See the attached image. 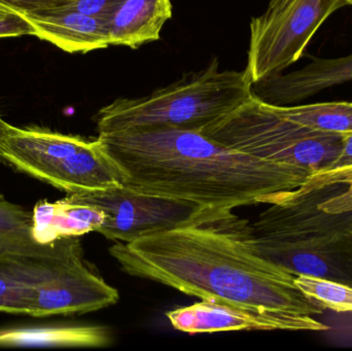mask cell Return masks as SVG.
Instances as JSON below:
<instances>
[{
    "label": "cell",
    "mask_w": 352,
    "mask_h": 351,
    "mask_svg": "<svg viewBox=\"0 0 352 351\" xmlns=\"http://www.w3.org/2000/svg\"><path fill=\"white\" fill-rule=\"evenodd\" d=\"M32 214L33 238L41 245L97 231L105 218L104 212L96 206L68 197L56 202L39 201Z\"/></svg>",
    "instance_id": "4fadbf2b"
},
{
    "label": "cell",
    "mask_w": 352,
    "mask_h": 351,
    "mask_svg": "<svg viewBox=\"0 0 352 351\" xmlns=\"http://www.w3.org/2000/svg\"><path fill=\"white\" fill-rule=\"evenodd\" d=\"M352 80V54L336 59L314 58L289 73L274 74L252 84L254 96L269 104L296 105L324 89Z\"/></svg>",
    "instance_id": "30bf717a"
},
{
    "label": "cell",
    "mask_w": 352,
    "mask_h": 351,
    "mask_svg": "<svg viewBox=\"0 0 352 351\" xmlns=\"http://www.w3.org/2000/svg\"><path fill=\"white\" fill-rule=\"evenodd\" d=\"M296 284L312 302L335 313H352V286L326 278L298 275Z\"/></svg>",
    "instance_id": "ac0fdd59"
},
{
    "label": "cell",
    "mask_w": 352,
    "mask_h": 351,
    "mask_svg": "<svg viewBox=\"0 0 352 351\" xmlns=\"http://www.w3.org/2000/svg\"><path fill=\"white\" fill-rule=\"evenodd\" d=\"M69 1H72V0H69Z\"/></svg>",
    "instance_id": "d4e9b609"
},
{
    "label": "cell",
    "mask_w": 352,
    "mask_h": 351,
    "mask_svg": "<svg viewBox=\"0 0 352 351\" xmlns=\"http://www.w3.org/2000/svg\"><path fill=\"white\" fill-rule=\"evenodd\" d=\"M32 220V210L8 201L0 194V257L14 251L50 253L59 247L62 239L49 245L34 240Z\"/></svg>",
    "instance_id": "2e32d148"
},
{
    "label": "cell",
    "mask_w": 352,
    "mask_h": 351,
    "mask_svg": "<svg viewBox=\"0 0 352 351\" xmlns=\"http://www.w3.org/2000/svg\"><path fill=\"white\" fill-rule=\"evenodd\" d=\"M177 331L186 334L229 331H267L266 326L245 311L223 303L202 301L167 313Z\"/></svg>",
    "instance_id": "9a60e30c"
},
{
    "label": "cell",
    "mask_w": 352,
    "mask_h": 351,
    "mask_svg": "<svg viewBox=\"0 0 352 351\" xmlns=\"http://www.w3.org/2000/svg\"><path fill=\"white\" fill-rule=\"evenodd\" d=\"M22 35H35L34 27L23 14L18 12L0 14V38Z\"/></svg>",
    "instance_id": "44dd1931"
},
{
    "label": "cell",
    "mask_w": 352,
    "mask_h": 351,
    "mask_svg": "<svg viewBox=\"0 0 352 351\" xmlns=\"http://www.w3.org/2000/svg\"><path fill=\"white\" fill-rule=\"evenodd\" d=\"M248 226L231 210L209 222L116 243L109 253L129 275L245 311L267 331H327L314 317L324 309L300 291L296 275L252 249Z\"/></svg>",
    "instance_id": "6da1fadb"
},
{
    "label": "cell",
    "mask_w": 352,
    "mask_h": 351,
    "mask_svg": "<svg viewBox=\"0 0 352 351\" xmlns=\"http://www.w3.org/2000/svg\"><path fill=\"white\" fill-rule=\"evenodd\" d=\"M171 16V0H123L107 20L109 45L138 49L158 41Z\"/></svg>",
    "instance_id": "7c38bea8"
},
{
    "label": "cell",
    "mask_w": 352,
    "mask_h": 351,
    "mask_svg": "<svg viewBox=\"0 0 352 351\" xmlns=\"http://www.w3.org/2000/svg\"><path fill=\"white\" fill-rule=\"evenodd\" d=\"M35 36L67 53H88L109 47L107 20L67 8L37 10L24 14Z\"/></svg>",
    "instance_id": "8fae6325"
},
{
    "label": "cell",
    "mask_w": 352,
    "mask_h": 351,
    "mask_svg": "<svg viewBox=\"0 0 352 351\" xmlns=\"http://www.w3.org/2000/svg\"><path fill=\"white\" fill-rule=\"evenodd\" d=\"M69 2V0H0L1 5L23 16L37 10L62 8Z\"/></svg>",
    "instance_id": "7402d4cb"
},
{
    "label": "cell",
    "mask_w": 352,
    "mask_h": 351,
    "mask_svg": "<svg viewBox=\"0 0 352 351\" xmlns=\"http://www.w3.org/2000/svg\"><path fill=\"white\" fill-rule=\"evenodd\" d=\"M67 197L102 210L104 222L96 232L109 240L124 243L155 233L209 222L231 210H215L180 200L146 195L125 187L68 194Z\"/></svg>",
    "instance_id": "ba28073f"
},
{
    "label": "cell",
    "mask_w": 352,
    "mask_h": 351,
    "mask_svg": "<svg viewBox=\"0 0 352 351\" xmlns=\"http://www.w3.org/2000/svg\"><path fill=\"white\" fill-rule=\"evenodd\" d=\"M122 185L138 193L215 210L274 204L305 187L311 175L176 128L99 134Z\"/></svg>",
    "instance_id": "7a4b0ae2"
},
{
    "label": "cell",
    "mask_w": 352,
    "mask_h": 351,
    "mask_svg": "<svg viewBox=\"0 0 352 351\" xmlns=\"http://www.w3.org/2000/svg\"><path fill=\"white\" fill-rule=\"evenodd\" d=\"M352 0H270L250 25L245 72L250 84L299 61L318 29Z\"/></svg>",
    "instance_id": "52a82bcc"
},
{
    "label": "cell",
    "mask_w": 352,
    "mask_h": 351,
    "mask_svg": "<svg viewBox=\"0 0 352 351\" xmlns=\"http://www.w3.org/2000/svg\"><path fill=\"white\" fill-rule=\"evenodd\" d=\"M0 159L14 168L67 194L123 187L98 138L16 128L0 142Z\"/></svg>",
    "instance_id": "8992f818"
},
{
    "label": "cell",
    "mask_w": 352,
    "mask_h": 351,
    "mask_svg": "<svg viewBox=\"0 0 352 351\" xmlns=\"http://www.w3.org/2000/svg\"><path fill=\"white\" fill-rule=\"evenodd\" d=\"M273 107L283 117L311 129L342 135L352 133V102L273 105Z\"/></svg>",
    "instance_id": "e0dca14e"
},
{
    "label": "cell",
    "mask_w": 352,
    "mask_h": 351,
    "mask_svg": "<svg viewBox=\"0 0 352 351\" xmlns=\"http://www.w3.org/2000/svg\"><path fill=\"white\" fill-rule=\"evenodd\" d=\"M334 185L303 187L270 204L248 226L252 249L294 275L352 286V210L329 212L320 205Z\"/></svg>",
    "instance_id": "3957f363"
},
{
    "label": "cell",
    "mask_w": 352,
    "mask_h": 351,
    "mask_svg": "<svg viewBox=\"0 0 352 351\" xmlns=\"http://www.w3.org/2000/svg\"><path fill=\"white\" fill-rule=\"evenodd\" d=\"M14 130H16V127H12V126H10V124L6 123V121H3L0 117V142L6 139Z\"/></svg>",
    "instance_id": "603a6c76"
},
{
    "label": "cell",
    "mask_w": 352,
    "mask_h": 351,
    "mask_svg": "<svg viewBox=\"0 0 352 351\" xmlns=\"http://www.w3.org/2000/svg\"><path fill=\"white\" fill-rule=\"evenodd\" d=\"M123 0H72L62 8H72L82 14L107 20Z\"/></svg>",
    "instance_id": "ffe728a7"
},
{
    "label": "cell",
    "mask_w": 352,
    "mask_h": 351,
    "mask_svg": "<svg viewBox=\"0 0 352 351\" xmlns=\"http://www.w3.org/2000/svg\"><path fill=\"white\" fill-rule=\"evenodd\" d=\"M82 247L78 237L62 238L53 253H8L0 257V311L32 315L39 286Z\"/></svg>",
    "instance_id": "9c48e42d"
},
{
    "label": "cell",
    "mask_w": 352,
    "mask_h": 351,
    "mask_svg": "<svg viewBox=\"0 0 352 351\" xmlns=\"http://www.w3.org/2000/svg\"><path fill=\"white\" fill-rule=\"evenodd\" d=\"M331 183H352V133L345 135L342 148L334 161L324 170L314 174L305 187Z\"/></svg>",
    "instance_id": "d6986e66"
},
{
    "label": "cell",
    "mask_w": 352,
    "mask_h": 351,
    "mask_svg": "<svg viewBox=\"0 0 352 351\" xmlns=\"http://www.w3.org/2000/svg\"><path fill=\"white\" fill-rule=\"evenodd\" d=\"M111 342L109 328L58 325L0 330V348H105Z\"/></svg>",
    "instance_id": "5bb4252c"
},
{
    "label": "cell",
    "mask_w": 352,
    "mask_h": 351,
    "mask_svg": "<svg viewBox=\"0 0 352 351\" xmlns=\"http://www.w3.org/2000/svg\"><path fill=\"white\" fill-rule=\"evenodd\" d=\"M245 70L219 69L213 59L204 69L146 96L118 98L96 115L99 134L128 130L176 128L200 132L252 96Z\"/></svg>",
    "instance_id": "277c9868"
},
{
    "label": "cell",
    "mask_w": 352,
    "mask_h": 351,
    "mask_svg": "<svg viewBox=\"0 0 352 351\" xmlns=\"http://www.w3.org/2000/svg\"><path fill=\"white\" fill-rule=\"evenodd\" d=\"M12 10H8V8H6V6L1 5L0 4V14H12Z\"/></svg>",
    "instance_id": "cb8c5ba5"
},
{
    "label": "cell",
    "mask_w": 352,
    "mask_h": 351,
    "mask_svg": "<svg viewBox=\"0 0 352 351\" xmlns=\"http://www.w3.org/2000/svg\"><path fill=\"white\" fill-rule=\"evenodd\" d=\"M200 132L231 150L297 169L311 177L338 156L345 137L295 123L254 95Z\"/></svg>",
    "instance_id": "5b68a950"
}]
</instances>
